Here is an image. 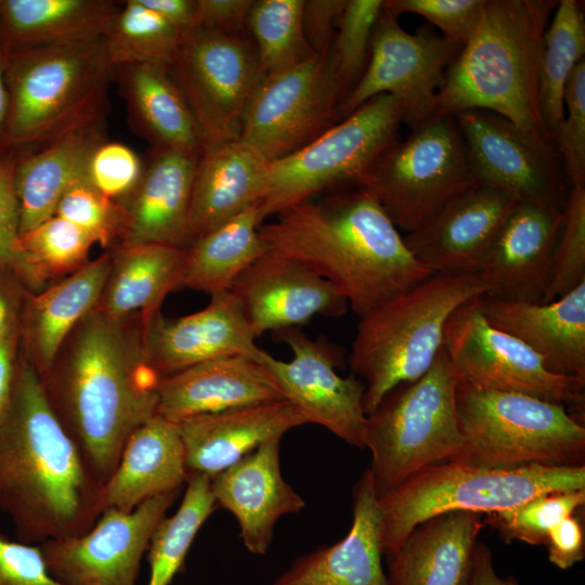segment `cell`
I'll return each mask as SVG.
<instances>
[{
	"instance_id": "cell-48",
	"label": "cell",
	"mask_w": 585,
	"mask_h": 585,
	"mask_svg": "<svg viewBox=\"0 0 585 585\" xmlns=\"http://www.w3.org/2000/svg\"><path fill=\"white\" fill-rule=\"evenodd\" d=\"M484 0H384V9L396 17L413 13L441 30L442 37L463 47L479 18Z\"/></svg>"
},
{
	"instance_id": "cell-1",
	"label": "cell",
	"mask_w": 585,
	"mask_h": 585,
	"mask_svg": "<svg viewBox=\"0 0 585 585\" xmlns=\"http://www.w3.org/2000/svg\"><path fill=\"white\" fill-rule=\"evenodd\" d=\"M144 326L141 313L114 318L92 310L39 376L51 408L103 485L129 435L157 414L160 378L146 359Z\"/></svg>"
},
{
	"instance_id": "cell-39",
	"label": "cell",
	"mask_w": 585,
	"mask_h": 585,
	"mask_svg": "<svg viewBox=\"0 0 585 585\" xmlns=\"http://www.w3.org/2000/svg\"><path fill=\"white\" fill-rule=\"evenodd\" d=\"M584 54L583 4L577 0H560L543 35L540 61L541 113L551 138L564 116L567 82Z\"/></svg>"
},
{
	"instance_id": "cell-40",
	"label": "cell",
	"mask_w": 585,
	"mask_h": 585,
	"mask_svg": "<svg viewBox=\"0 0 585 585\" xmlns=\"http://www.w3.org/2000/svg\"><path fill=\"white\" fill-rule=\"evenodd\" d=\"M181 38L182 32L141 0L119 1L101 37L112 66L148 64L168 70Z\"/></svg>"
},
{
	"instance_id": "cell-52",
	"label": "cell",
	"mask_w": 585,
	"mask_h": 585,
	"mask_svg": "<svg viewBox=\"0 0 585 585\" xmlns=\"http://www.w3.org/2000/svg\"><path fill=\"white\" fill-rule=\"evenodd\" d=\"M347 1L303 0L302 29L313 53H328Z\"/></svg>"
},
{
	"instance_id": "cell-44",
	"label": "cell",
	"mask_w": 585,
	"mask_h": 585,
	"mask_svg": "<svg viewBox=\"0 0 585 585\" xmlns=\"http://www.w3.org/2000/svg\"><path fill=\"white\" fill-rule=\"evenodd\" d=\"M382 6L384 0L347 1L328 51L329 64L343 99L366 68L373 30Z\"/></svg>"
},
{
	"instance_id": "cell-13",
	"label": "cell",
	"mask_w": 585,
	"mask_h": 585,
	"mask_svg": "<svg viewBox=\"0 0 585 585\" xmlns=\"http://www.w3.org/2000/svg\"><path fill=\"white\" fill-rule=\"evenodd\" d=\"M169 73L184 95L205 145L239 140L260 82L253 42L196 27L182 34Z\"/></svg>"
},
{
	"instance_id": "cell-12",
	"label": "cell",
	"mask_w": 585,
	"mask_h": 585,
	"mask_svg": "<svg viewBox=\"0 0 585 585\" xmlns=\"http://www.w3.org/2000/svg\"><path fill=\"white\" fill-rule=\"evenodd\" d=\"M479 298L458 308L444 328L443 349L457 382L559 404L584 421L585 379L549 372L528 346L490 324Z\"/></svg>"
},
{
	"instance_id": "cell-38",
	"label": "cell",
	"mask_w": 585,
	"mask_h": 585,
	"mask_svg": "<svg viewBox=\"0 0 585 585\" xmlns=\"http://www.w3.org/2000/svg\"><path fill=\"white\" fill-rule=\"evenodd\" d=\"M94 244L86 231L53 214L18 235L11 269L28 290L38 292L87 264Z\"/></svg>"
},
{
	"instance_id": "cell-31",
	"label": "cell",
	"mask_w": 585,
	"mask_h": 585,
	"mask_svg": "<svg viewBox=\"0 0 585 585\" xmlns=\"http://www.w3.org/2000/svg\"><path fill=\"white\" fill-rule=\"evenodd\" d=\"M484 516L438 515L417 524L388 555L389 585H467Z\"/></svg>"
},
{
	"instance_id": "cell-46",
	"label": "cell",
	"mask_w": 585,
	"mask_h": 585,
	"mask_svg": "<svg viewBox=\"0 0 585 585\" xmlns=\"http://www.w3.org/2000/svg\"><path fill=\"white\" fill-rule=\"evenodd\" d=\"M55 214L86 231L103 248L113 249L121 239L125 227L122 206L88 181L75 184L63 195Z\"/></svg>"
},
{
	"instance_id": "cell-53",
	"label": "cell",
	"mask_w": 585,
	"mask_h": 585,
	"mask_svg": "<svg viewBox=\"0 0 585 585\" xmlns=\"http://www.w3.org/2000/svg\"><path fill=\"white\" fill-rule=\"evenodd\" d=\"M544 545L549 561L561 570L581 562L585 557L584 507L554 525Z\"/></svg>"
},
{
	"instance_id": "cell-49",
	"label": "cell",
	"mask_w": 585,
	"mask_h": 585,
	"mask_svg": "<svg viewBox=\"0 0 585 585\" xmlns=\"http://www.w3.org/2000/svg\"><path fill=\"white\" fill-rule=\"evenodd\" d=\"M143 160L126 144L101 143L92 153L88 166V182L105 196L119 202L139 181Z\"/></svg>"
},
{
	"instance_id": "cell-14",
	"label": "cell",
	"mask_w": 585,
	"mask_h": 585,
	"mask_svg": "<svg viewBox=\"0 0 585 585\" xmlns=\"http://www.w3.org/2000/svg\"><path fill=\"white\" fill-rule=\"evenodd\" d=\"M342 100L328 53H314L260 80L246 108L239 140L274 161L335 125Z\"/></svg>"
},
{
	"instance_id": "cell-15",
	"label": "cell",
	"mask_w": 585,
	"mask_h": 585,
	"mask_svg": "<svg viewBox=\"0 0 585 585\" xmlns=\"http://www.w3.org/2000/svg\"><path fill=\"white\" fill-rule=\"evenodd\" d=\"M460 48L428 27L407 32L382 6L366 68L340 103L339 118L377 95L390 94L402 104L410 127L427 120Z\"/></svg>"
},
{
	"instance_id": "cell-50",
	"label": "cell",
	"mask_w": 585,
	"mask_h": 585,
	"mask_svg": "<svg viewBox=\"0 0 585 585\" xmlns=\"http://www.w3.org/2000/svg\"><path fill=\"white\" fill-rule=\"evenodd\" d=\"M0 585H63L50 574L40 545L11 540L0 529Z\"/></svg>"
},
{
	"instance_id": "cell-10",
	"label": "cell",
	"mask_w": 585,
	"mask_h": 585,
	"mask_svg": "<svg viewBox=\"0 0 585 585\" xmlns=\"http://www.w3.org/2000/svg\"><path fill=\"white\" fill-rule=\"evenodd\" d=\"M411 128V134L387 148L355 183L407 233L477 182L454 116Z\"/></svg>"
},
{
	"instance_id": "cell-54",
	"label": "cell",
	"mask_w": 585,
	"mask_h": 585,
	"mask_svg": "<svg viewBox=\"0 0 585 585\" xmlns=\"http://www.w3.org/2000/svg\"><path fill=\"white\" fill-rule=\"evenodd\" d=\"M252 3V0H196L197 27L240 36Z\"/></svg>"
},
{
	"instance_id": "cell-55",
	"label": "cell",
	"mask_w": 585,
	"mask_h": 585,
	"mask_svg": "<svg viewBox=\"0 0 585 585\" xmlns=\"http://www.w3.org/2000/svg\"><path fill=\"white\" fill-rule=\"evenodd\" d=\"M27 291L9 265H0V341L18 333Z\"/></svg>"
},
{
	"instance_id": "cell-22",
	"label": "cell",
	"mask_w": 585,
	"mask_h": 585,
	"mask_svg": "<svg viewBox=\"0 0 585 585\" xmlns=\"http://www.w3.org/2000/svg\"><path fill=\"white\" fill-rule=\"evenodd\" d=\"M562 208L519 200L491 245L478 272L486 295L541 302L550 281Z\"/></svg>"
},
{
	"instance_id": "cell-6",
	"label": "cell",
	"mask_w": 585,
	"mask_h": 585,
	"mask_svg": "<svg viewBox=\"0 0 585 585\" xmlns=\"http://www.w3.org/2000/svg\"><path fill=\"white\" fill-rule=\"evenodd\" d=\"M489 290L476 273H432L359 317L348 364L365 385L366 415L392 388L430 368L451 315Z\"/></svg>"
},
{
	"instance_id": "cell-28",
	"label": "cell",
	"mask_w": 585,
	"mask_h": 585,
	"mask_svg": "<svg viewBox=\"0 0 585 585\" xmlns=\"http://www.w3.org/2000/svg\"><path fill=\"white\" fill-rule=\"evenodd\" d=\"M157 414L185 418L285 400L265 366L236 355L204 362L160 379Z\"/></svg>"
},
{
	"instance_id": "cell-24",
	"label": "cell",
	"mask_w": 585,
	"mask_h": 585,
	"mask_svg": "<svg viewBox=\"0 0 585 585\" xmlns=\"http://www.w3.org/2000/svg\"><path fill=\"white\" fill-rule=\"evenodd\" d=\"M197 160L176 151L151 150L139 181L118 202L125 210V227L118 245L188 246Z\"/></svg>"
},
{
	"instance_id": "cell-25",
	"label": "cell",
	"mask_w": 585,
	"mask_h": 585,
	"mask_svg": "<svg viewBox=\"0 0 585 585\" xmlns=\"http://www.w3.org/2000/svg\"><path fill=\"white\" fill-rule=\"evenodd\" d=\"M479 306L490 324L522 341L549 372L585 379V282L548 302L484 294Z\"/></svg>"
},
{
	"instance_id": "cell-23",
	"label": "cell",
	"mask_w": 585,
	"mask_h": 585,
	"mask_svg": "<svg viewBox=\"0 0 585 585\" xmlns=\"http://www.w3.org/2000/svg\"><path fill=\"white\" fill-rule=\"evenodd\" d=\"M280 445L281 439L270 440L210 478L216 505L234 516L243 544L253 555L268 552L280 518L306 507L282 474Z\"/></svg>"
},
{
	"instance_id": "cell-16",
	"label": "cell",
	"mask_w": 585,
	"mask_h": 585,
	"mask_svg": "<svg viewBox=\"0 0 585 585\" xmlns=\"http://www.w3.org/2000/svg\"><path fill=\"white\" fill-rule=\"evenodd\" d=\"M454 118L477 182L519 200L563 207L570 187L554 143L487 110H464Z\"/></svg>"
},
{
	"instance_id": "cell-8",
	"label": "cell",
	"mask_w": 585,
	"mask_h": 585,
	"mask_svg": "<svg viewBox=\"0 0 585 585\" xmlns=\"http://www.w3.org/2000/svg\"><path fill=\"white\" fill-rule=\"evenodd\" d=\"M463 446L448 461L489 468L585 466V427L566 407L457 382Z\"/></svg>"
},
{
	"instance_id": "cell-30",
	"label": "cell",
	"mask_w": 585,
	"mask_h": 585,
	"mask_svg": "<svg viewBox=\"0 0 585 585\" xmlns=\"http://www.w3.org/2000/svg\"><path fill=\"white\" fill-rule=\"evenodd\" d=\"M269 168L270 161L240 140L205 145L193 182L191 242L259 205Z\"/></svg>"
},
{
	"instance_id": "cell-27",
	"label": "cell",
	"mask_w": 585,
	"mask_h": 585,
	"mask_svg": "<svg viewBox=\"0 0 585 585\" xmlns=\"http://www.w3.org/2000/svg\"><path fill=\"white\" fill-rule=\"evenodd\" d=\"M352 495V523L346 536L300 556L271 585H389L381 566L382 515L368 468Z\"/></svg>"
},
{
	"instance_id": "cell-43",
	"label": "cell",
	"mask_w": 585,
	"mask_h": 585,
	"mask_svg": "<svg viewBox=\"0 0 585 585\" xmlns=\"http://www.w3.org/2000/svg\"><path fill=\"white\" fill-rule=\"evenodd\" d=\"M584 505L585 490L544 493L516 507L484 515V524L495 529L507 543L544 545L549 530Z\"/></svg>"
},
{
	"instance_id": "cell-37",
	"label": "cell",
	"mask_w": 585,
	"mask_h": 585,
	"mask_svg": "<svg viewBox=\"0 0 585 585\" xmlns=\"http://www.w3.org/2000/svg\"><path fill=\"white\" fill-rule=\"evenodd\" d=\"M258 205L252 206L185 248L181 287L213 294L231 290L236 278L265 253Z\"/></svg>"
},
{
	"instance_id": "cell-56",
	"label": "cell",
	"mask_w": 585,
	"mask_h": 585,
	"mask_svg": "<svg viewBox=\"0 0 585 585\" xmlns=\"http://www.w3.org/2000/svg\"><path fill=\"white\" fill-rule=\"evenodd\" d=\"M20 359V334L0 341V419L5 414L15 381Z\"/></svg>"
},
{
	"instance_id": "cell-26",
	"label": "cell",
	"mask_w": 585,
	"mask_h": 585,
	"mask_svg": "<svg viewBox=\"0 0 585 585\" xmlns=\"http://www.w3.org/2000/svg\"><path fill=\"white\" fill-rule=\"evenodd\" d=\"M187 477L212 478L263 443L307 425L287 400L202 414L177 422Z\"/></svg>"
},
{
	"instance_id": "cell-57",
	"label": "cell",
	"mask_w": 585,
	"mask_h": 585,
	"mask_svg": "<svg viewBox=\"0 0 585 585\" xmlns=\"http://www.w3.org/2000/svg\"><path fill=\"white\" fill-rule=\"evenodd\" d=\"M164 20L185 32L197 27L196 0H141Z\"/></svg>"
},
{
	"instance_id": "cell-41",
	"label": "cell",
	"mask_w": 585,
	"mask_h": 585,
	"mask_svg": "<svg viewBox=\"0 0 585 585\" xmlns=\"http://www.w3.org/2000/svg\"><path fill=\"white\" fill-rule=\"evenodd\" d=\"M186 483L179 508L172 516L161 519L150 541L147 585L171 584L182 569L199 529L217 506L210 478L192 474L187 477Z\"/></svg>"
},
{
	"instance_id": "cell-21",
	"label": "cell",
	"mask_w": 585,
	"mask_h": 585,
	"mask_svg": "<svg viewBox=\"0 0 585 585\" xmlns=\"http://www.w3.org/2000/svg\"><path fill=\"white\" fill-rule=\"evenodd\" d=\"M148 364L162 379L194 365L243 355L259 361L264 350L256 344L240 306L229 291L210 296L202 310L167 317L155 313L144 326Z\"/></svg>"
},
{
	"instance_id": "cell-47",
	"label": "cell",
	"mask_w": 585,
	"mask_h": 585,
	"mask_svg": "<svg viewBox=\"0 0 585 585\" xmlns=\"http://www.w3.org/2000/svg\"><path fill=\"white\" fill-rule=\"evenodd\" d=\"M564 116L554 134L569 187L585 186V61L572 72L563 96Z\"/></svg>"
},
{
	"instance_id": "cell-17",
	"label": "cell",
	"mask_w": 585,
	"mask_h": 585,
	"mask_svg": "<svg viewBox=\"0 0 585 585\" xmlns=\"http://www.w3.org/2000/svg\"><path fill=\"white\" fill-rule=\"evenodd\" d=\"M290 351L282 361L263 351L259 361L277 382L285 400L304 417L330 431L346 443L364 448L366 414L364 382L354 375L340 376V348L326 338L311 339L298 327L276 332Z\"/></svg>"
},
{
	"instance_id": "cell-7",
	"label": "cell",
	"mask_w": 585,
	"mask_h": 585,
	"mask_svg": "<svg viewBox=\"0 0 585 585\" xmlns=\"http://www.w3.org/2000/svg\"><path fill=\"white\" fill-rule=\"evenodd\" d=\"M575 490H585V466L489 468L455 461L434 464L378 496L384 554L398 549L417 524L431 517L452 511L484 516L544 493Z\"/></svg>"
},
{
	"instance_id": "cell-4",
	"label": "cell",
	"mask_w": 585,
	"mask_h": 585,
	"mask_svg": "<svg viewBox=\"0 0 585 585\" xmlns=\"http://www.w3.org/2000/svg\"><path fill=\"white\" fill-rule=\"evenodd\" d=\"M557 4L556 0H484L470 37L446 70L428 119L487 110L554 143L541 113L540 61L543 35Z\"/></svg>"
},
{
	"instance_id": "cell-35",
	"label": "cell",
	"mask_w": 585,
	"mask_h": 585,
	"mask_svg": "<svg viewBox=\"0 0 585 585\" xmlns=\"http://www.w3.org/2000/svg\"><path fill=\"white\" fill-rule=\"evenodd\" d=\"M94 310L114 318L141 313L148 321L181 287L185 248L166 245H117Z\"/></svg>"
},
{
	"instance_id": "cell-59",
	"label": "cell",
	"mask_w": 585,
	"mask_h": 585,
	"mask_svg": "<svg viewBox=\"0 0 585 585\" xmlns=\"http://www.w3.org/2000/svg\"><path fill=\"white\" fill-rule=\"evenodd\" d=\"M4 58L5 50L0 47V160L11 154L8 151L5 142L9 115V92L5 81Z\"/></svg>"
},
{
	"instance_id": "cell-20",
	"label": "cell",
	"mask_w": 585,
	"mask_h": 585,
	"mask_svg": "<svg viewBox=\"0 0 585 585\" xmlns=\"http://www.w3.org/2000/svg\"><path fill=\"white\" fill-rule=\"evenodd\" d=\"M519 202L502 188L476 182L404 242L432 273H476Z\"/></svg>"
},
{
	"instance_id": "cell-9",
	"label": "cell",
	"mask_w": 585,
	"mask_h": 585,
	"mask_svg": "<svg viewBox=\"0 0 585 585\" xmlns=\"http://www.w3.org/2000/svg\"><path fill=\"white\" fill-rule=\"evenodd\" d=\"M456 388L442 347L421 377L392 388L366 415L364 448L372 454L368 469L378 496L459 452Z\"/></svg>"
},
{
	"instance_id": "cell-51",
	"label": "cell",
	"mask_w": 585,
	"mask_h": 585,
	"mask_svg": "<svg viewBox=\"0 0 585 585\" xmlns=\"http://www.w3.org/2000/svg\"><path fill=\"white\" fill-rule=\"evenodd\" d=\"M21 209L15 185V154L0 160V265L13 261V247L20 235Z\"/></svg>"
},
{
	"instance_id": "cell-34",
	"label": "cell",
	"mask_w": 585,
	"mask_h": 585,
	"mask_svg": "<svg viewBox=\"0 0 585 585\" xmlns=\"http://www.w3.org/2000/svg\"><path fill=\"white\" fill-rule=\"evenodd\" d=\"M187 481L178 425L156 414L127 439L104 484L105 508L131 511L156 496L179 492Z\"/></svg>"
},
{
	"instance_id": "cell-19",
	"label": "cell",
	"mask_w": 585,
	"mask_h": 585,
	"mask_svg": "<svg viewBox=\"0 0 585 585\" xmlns=\"http://www.w3.org/2000/svg\"><path fill=\"white\" fill-rule=\"evenodd\" d=\"M236 297L253 336L298 327L316 315L338 317L346 298L302 263L265 251L234 282Z\"/></svg>"
},
{
	"instance_id": "cell-32",
	"label": "cell",
	"mask_w": 585,
	"mask_h": 585,
	"mask_svg": "<svg viewBox=\"0 0 585 585\" xmlns=\"http://www.w3.org/2000/svg\"><path fill=\"white\" fill-rule=\"evenodd\" d=\"M105 117L78 127L29 152L15 154V185L21 209L20 234L55 214L63 195L88 181L92 153L106 141Z\"/></svg>"
},
{
	"instance_id": "cell-29",
	"label": "cell",
	"mask_w": 585,
	"mask_h": 585,
	"mask_svg": "<svg viewBox=\"0 0 585 585\" xmlns=\"http://www.w3.org/2000/svg\"><path fill=\"white\" fill-rule=\"evenodd\" d=\"M110 265V251L44 289L27 291L20 318V352L42 376L65 339L95 309Z\"/></svg>"
},
{
	"instance_id": "cell-2",
	"label": "cell",
	"mask_w": 585,
	"mask_h": 585,
	"mask_svg": "<svg viewBox=\"0 0 585 585\" xmlns=\"http://www.w3.org/2000/svg\"><path fill=\"white\" fill-rule=\"evenodd\" d=\"M103 490L20 352L0 419V510L13 522L16 540L41 544L86 533L104 510Z\"/></svg>"
},
{
	"instance_id": "cell-11",
	"label": "cell",
	"mask_w": 585,
	"mask_h": 585,
	"mask_svg": "<svg viewBox=\"0 0 585 585\" xmlns=\"http://www.w3.org/2000/svg\"><path fill=\"white\" fill-rule=\"evenodd\" d=\"M404 122L402 104L377 95L298 151L270 162L258 205L264 220L339 184L353 182L396 142Z\"/></svg>"
},
{
	"instance_id": "cell-58",
	"label": "cell",
	"mask_w": 585,
	"mask_h": 585,
	"mask_svg": "<svg viewBox=\"0 0 585 585\" xmlns=\"http://www.w3.org/2000/svg\"><path fill=\"white\" fill-rule=\"evenodd\" d=\"M467 585H519V582L514 575L500 577L495 572L492 551L485 544L478 542Z\"/></svg>"
},
{
	"instance_id": "cell-3",
	"label": "cell",
	"mask_w": 585,
	"mask_h": 585,
	"mask_svg": "<svg viewBox=\"0 0 585 585\" xmlns=\"http://www.w3.org/2000/svg\"><path fill=\"white\" fill-rule=\"evenodd\" d=\"M260 236L266 251L329 282L359 317L432 274L374 196L358 185L290 207L262 224Z\"/></svg>"
},
{
	"instance_id": "cell-45",
	"label": "cell",
	"mask_w": 585,
	"mask_h": 585,
	"mask_svg": "<svg viewBox=\"0 0 585 585\" xmlns=\"http://www.w3.org/2000/svg\"><path fill=\"white\" fill-rule=\"evenodd\" d=\"M585 282V186L569 188L562 207L550 281L541 302L552 301Z\"/></svg>"
},
{
	"instance_id": "cell-5",
	"label": "cell",
	"mask_w": 585,
	"mask_h": 585,
	"mask_svg": "<svg viewBox=\"0 0 585 585\" xmlns=\"http://www.w3.org/2000/svg\"><path fill=\"white\" fill-rule=\"evenodd\" d=\"M4 69L10 153L105 117L113 72L101 38L5 50Z\"/></svg>"
},
{
	"instance_id": "cell-42",
	"label": "cell",
	"mask_w": 585,
	"mask_h": 585,
	"mask_svg": "<svg viewBox=\"0 0 585 585\" xmlns=\"http://www.w3.org/2000/svg\"><path fill=\"white\" fill-rule=\"evenodd\" d=\"M303 0H258L247 26L257 54L260 80L282 73L314 54L302 29Z\"/></svg>"
},
{
	"instance_id": "cell-36",
	"label": "cell",
	"mask_w": 585,
	"mask_h": 585,
	"mask_svg": "<svg viewBox=\"0 0 585 585\" xmlns=\"http://www.w3.org/2000/svg\"><path fill=\"white\" fill-rule=\"evenodd\" d=\"M118 6L114 0H0V47L101 38Z\"/></svg>"
},
{
	"instance_id": "cell-18",
	"label": "cell",
	"mask_w": 585,
	"mask_h": 585,
	"mask_svg": "<svg viewBox=\"0 0 585 585\" xmlns=\"http://www.w3.org/2000/svg\"><path fill=\"white\" fill-rule=\"evenodd\" d=\"M178 493L131 511L105 508L86 533L39 544L50 574L63 585H135L152 535Z\"/></svg>"
},
{
	"instance_id": "cell-33",
	"label": "cell",
	"mask_w": 585,
	"mask_h": 585,
	"mask_svg": "<svg viewBox=\"0 0 585 585\" xmlns=\"http://www.w3.org/2000/svg\"><path fill=\"white\" fill-rule=\"evenodd\" d=\"M133 130L152 148L199 158L204 139L184 95L168 69L148 64L112 66Z\"/></svg>"
}]
</instances>
